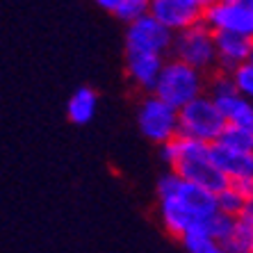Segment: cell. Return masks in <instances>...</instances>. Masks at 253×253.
I'll list each match as a JSON object with an SVG mask.
<instances>
[{
    "label": "cell",
    "mask_w": 253,
    "mask_h": 253,
    "mask_svg": "<svg viewBox=\"0 0 253 253\" xmlns=\"http://www.w3.org/2000/svg\"><path fill=\"white\" fill-rule=\"evenodd\" d=\"M160 158L169 167V171H176L180 178L210 189L214 194H219L221 189H226L230 185V180L214 165L212 144L178 135L176 139L160 146Z\"/></svg>",
    "instance_id": "cell-1"
},
{
    "label": "cell",
    "mask_w": 253,
    "mask_h": 253,
    "mask_svg": "<svg viewBox=\"0 0 253 253\" xmlns=\"http://www.w3.org/2000/svg\"><path fill=\"white\" fill-rule=\"evenodd\" d=\"M153 94L180 112L192 100L208 94V76L180 59L169 57Z\"/></svg>",
    "instance_id": "cell-2"
},
{
    "label": "cell",
    "mask_w": 253,
    "mask_h": 253,
    "mask_svg": "<svg viewBox=\"0 0 253 253\" xmlns=\"http://www.w3.org/2000/svg\"><path fill=\"white\" fill-rule=\"evenodd\" d=\"M171 57L180 59L185 64L199 69L208 78L219 71V55H217V37L206 23L192 25L187 30H180L173 37Z\"/></svg>",
    "instance_id": "cell-3"
},
{
    "label": "cell",
    "mask_w": 253,
    "mask_h": 253,
    "mask_svg": "<svg viewBox=\"0 0 253 253\" xmlns=\"http://www.w3.org/2000/svg\"><path fill=\"white\" fill-rule=\"evenodd\" d=\"M180 135L189 139H199L206 144H217L228 128L224 112L219 110L214 98L203 94L180 110Z\"/></svg>",
    "instance_id": "cell-4"
},
{
    "label": "cell",
    "mask_w": 253,
    "mask_h": 253,
    "mask_svg": "<svg viewBox=\"0 0 253 253\" xmlns=\"http://www.w3.org/2000/svg\"><path fill=\"white\" fill-rule=\"evenodd\" d=\"M137 126L144 139L165 146L180 135V114L155 94H146L137 105Z\"/></svg>",
    "instance_id": "cell-5"
},
{
    "label": "cell",
    "mask_w": 253,
    "mask_h": 253,
    "mask_svg": "<svg viewBox=\"0 0 253 253\" xmlns=\"http://www.w3.org/2000/svg\"><path fill=\"white\" fill-rule=\"evenodd\" d=\"M155 194L160 199H176L180 206H185L199 221H203L206 217L214 214L219 210L217 206V194L210 189L201 187L180 178L176 171H165L155 183Z\"/></svg>",
    "instance_id": "cell-6"
},
{
    "label": "cell",
    "mask_w": 253,
    "mask_h": 253,
    "mask_svg": "<svg viewBox=\"0 0 253 253\" xmlns=\"http://www.w3.org/2000/svg\"><path fill=\"white\" fill-rule=\"evenodd\" d=\"M173 37H176V32H171L155 16L146 14V16L137 18L135 23H130L126 28L124 50H128V53H148V55L171 57Z\"/></svg>",
    "instance_id": "cell-7"
},
{
    "label": "cell",
    "mask_w": 253,
    "mask_h": 253,
    "mask_svg": "<svg viewBox=\"0 0 253 253\" xmlns=\"http://www.w3.org/2000/svg\"><path fill=\"white\" fill-rule=\"evenodd\" d=\"M214 0H151L148 14L155 16L171 32H180L206 21Z\"/></svg>",
    "instance_id": "cell-8"
},
{
    "label": "cell",
    "mask_w": 253,
    "mask_h": 253,
    "mask_svg": "<svg viewBox=\"0 0 253 253\" xmlns=\"http://www.w3.org/2000/svg\"><path fill=\"white\" fill-rule=\"evenodd\" d=\"M203 23L212 32H228L253 39V12L237 0H214Z\"/></svg>",
    "instance_id": "cell-9"
},
{
    "label": "cell",
    "mask_w": 253,
    "mask_h": 253,
    "mask_svg": "<svg viewBox=\"0 0 253 253\" xmlns=\"http://www.w3.org/2000/svg\"><path fill=\"white\" fill-rule=\"evenodd\" d=\"M167 59L162 55H148V53H128L124 50V71L128 83L141 91V94H153L158 87V80L162 76Z\"/></svg>",
    "instance_id": "cell-10"
},
{
    "label": "cell",
    "mask_w": 253,
    "mask_h": 253,
    "mask_svg": "<svg viewBox=\"0 0 253 253\" xmlns=\"http://www.w3.org/2000/svg\"><path fill=\"white\" fill-rule=\"evenodd\" d=\"M217 37V55H219V71L233 73L237 66L247 64L251 57L253 39L242 35H228V32H214Z\"/></svg>",
    "instance_id": "cell-11"
},
{
    "label": "cell",
    "mask_w": 253,
    "mask_h": 253,
    "mask_svg": "<svg viewBox=\"0 0 253 253\" xmlns=\"http://www.w3.org/2000/svg\"><path fill=\"white\" fill-rule=\"evenodd\" d=\"M212 158H214V165L221 169V173L230 183L253 176V153L235 151V148L224 146L217 141V144H212Z\"/></svg>",
    "instance_id": "cell-12"
},
{
    "label": "cell",
    "mask_w": 253,
    "mask_h": 253,
    "mask_svg": "<svg viewBox=\"0 0 253 253\" xmlns=\"http://www.w3.org/2000/svg\"><path fill=\"white\" fill-rule=\"evenodd\" d=\"M214 103L219 105V110L224 112L226 121L240 128H247L253 132V100L244 98L242 94H237V89L221 94L214 98Z\"/></svg>",
    "instance_id": "cell-13"
},
{
    "label": "cell",
    "mask_w": 253,
    "mask_h": 253,
    "mask_svg": "<svg viewBox=\"0 0 253 253\" xmlns=\"http://www.w3.org/2000/svg\"><path fill=\"white\" fill-rule=\"evenodd\" d=\"M96 110H98V94L87 84L78 87L66 103V117L76 126H87L96 117Z\"/></svg>",
    "instance_id": "cell-14"
},
{
    "label": "cell",
    "mask_w": 253,
    "mask_h": 253,
    "mask_svg": "<svg viewBox=\"0 0 253 253\" xmlns=\"http://www.w3.org/2000/svg\"><path fill=\"white\" fill-rule=\"evenodd\" d=\"M237 221H240L237 217H230V214H226V212L217 210L214 214H210V217L203 219L194 230L196 233H203V235H208V237H212V240L219 242V244H224V242L233 235Z\"/></svg>",
    "instance_id": "cell-15"
},
{
    "label": "cell",
    "mask_w": 253,
    "mask_h": 253,
    "mask_svg": "<svg viewBox=\"0 0 253 253\" xmlns=\"http://www.w3.org/2000/svg\"><path fill=\"white\" fill-rule=\"evenodd\" d=\"M221 247L226 253H253V228L244 221H237L233 235Z\"/></svg>",
    "instance_id": "cell-16"
},
{
    "label": "cell",
    "mask_w": 253,
    "mask_h": 253,
    "mask_svg": "<svg viewBox=\"0 0 253 253\" xmlns=\"http://www.w3.org/2000/svg\"><path fill=\"white\" fill-rule=\"evenodd\" d=\"M219 144L235 148V151H247V153H253V132L251 130H247V128H240V126L228 124V128L224 130V135H221Z\"/></svg>",
    "instance_id": "cell-17"
},
{
    "label": "cell",
    "mask_w": 253,
    "mask_h": 253,
    "mask_svg": "<svg viewBox=\"0 0 253 253\" xmlns=\"http://www.w3.org/2000/svg\"><path fill=\"white\" fill-rule=\"evenodd\" d=\"M180 244L185 247L187 253H226L219 242H214L212 237L203 235V233H196V230L187 233V235L180 240Z\"/></svg>",
    "instance_id": "cell-18"
},
{
    "label": "cell",
    "mask_w": 253,
    "mask_h": 253,
    "mask_svg": "<svg viewBox=\"0 0 253 253\" xmlns=\"http://www.w3.org/2000/svg\"><path fill=\"white\" fill-rule=\"evenodd\" d=\"M244 203H247V199L237 192L235 185H228V187L221 189V192L217 194L219 212H226V214H230V217L240 219V212H242V208H244Z\"/></svg>",
    "instance_id": "cell-19"
},
{
    "label": "cell",
    "mask_w": 253,
    "mask_h": 253,
    "mask_svg": "<svg viewBox=\"0 0 253 253\" xmlns=\"http://www.w3.org/2000/svg\"><path fill=\"white\" fill-rule=\"evenodd\" d=\"M230 78H233V84H235L237 94L253 100V64L251 62L237 66V69L230 73Z\"/></svg>",
    "instance_id": "cell-20"
},
{
    "label": "cell",
    "mask_w": 253,
    "mask_h": 253,
    "mask_svg": "<svg viewBox=\"0 0 253 253\" xmlns=\"http://www.w3.org/2000/svg\"><path fill=\"white\" fill-rule=\"evenodd\" d=\"M230 185H235L237 192H240L244 199H253V176L242 178V180H237V183H230Z\"/></svg>",
    "instance_id": "cell-21"
},
{
    "label": "cell",
    "mask_w": 253,
    "mask_h": 253,
    "mask_svg": "<svg viewBox=\"0 0 253 253\" xmlns=\"http://www.w3.org/2000/svg\"><path fill=\"white\" fill-rule=\"evenodd\" d=\"M94 2L100 7V9H105V12H110V14H117L126 0H94Z\"/></svg>",
    "instance_id": "cell-22"
},
{
    "label": "cell",
    "mask_w": 253,
    "mask_h": 253,
    "mask_svg": "<svg viewBox=\"0 0 253 253\" xmlns=\"http://www.w3.org/2000/svg\"><path fill=\"white\" fill-rule=\"evenodd\" d=\"M240 221H244V224H249L253 228V199H247V203H244V208L240 212Z\"/></svg>",
    "instance_id": "cell-23"
},
{
    "label": "cell",
    "mask_w": 253,
    "mask_h": 253,
    "mask_svg": "<svg viewBox=\"0 0 253 253\" xmlns=\"http://www.w3.org/2000/svg\"><path fill=\"white\" fill-rule=\"evenodd\" d=\"M237 2H242V5L247 7L249 12H253V0H237Z\"/></svg>",
    "instance_id": "cell-24"
},
{
    "label": "cell",
    "mask_w": 253,
    "mask_h": 253,
    "mask_svg": "<svg viewBox=\"0 0 253 253\" xmlns=\"http://www.w3.org/2000/svg\"><path fill=\"white\" fill-rule=\"evenodd\" d=\"M132 2H141V5H151V0H132Z\"/></svg>",
    "instance_id": "cell-25"
},
{
    "label": "cell",
    "mask_w": 253,
    "mask_h": 253,
    "mask_svg": "<svg viewBox=\"0 0 253 253\" xmlns=\"http://www.w3.org/2000/svg\"><path fill=\"white\" fill-rule=\"evenodd\" d=\"M249 62H251V64H253V48H251V57H249Z\"/></svg>",
    "instance_id": "cell-26"
}]
</instances>
